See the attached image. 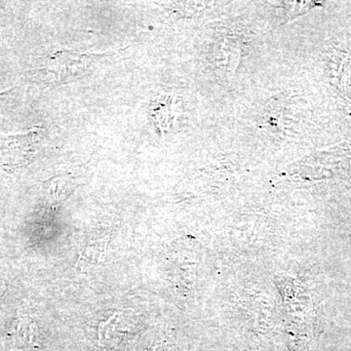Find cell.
Instances as JSON below:
<instances>
[{
	"label": "cell",
	"mask_w": 351,
	"mask_h": 351,
	"mask_svg": "<svg viewBox=\"0 0 351 351\" xmlns=\"http://www.w3.org/2000/svg\"><path fill=\"white\" fill-rule=\"evenodd\" d=\"M40 143L39 131L25 135L0 138V154L6 166H22L29 162Z\"/></svg>",
	"instance_id": "6da1fadb"
}]
</instances>
